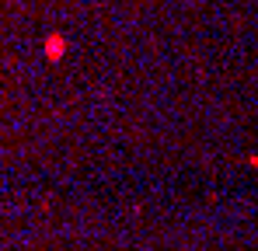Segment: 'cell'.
Here are the masks:
<instances>
[{
	"label": "cell",
	"instance_id": "1",
	"mask_svg": "<svg viewBox=\"0 0 258 251\" xmlns=\"http://www.w3.org/2000/svg\"><path fill=\"white\" fill-rule=\"evenodd\" d=\"M42 52H45V59H49V63H59V59H63V52H67V39H63L59 32L45 35V42H42Z\"/></svg>",
	"mask_w": 258,
	"mask_h": 251
}]
</instances>
